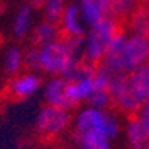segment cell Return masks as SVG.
Returning <instances> with one entry per match:
<instances>
[{"instance_id": "4fadbf2b", "label": "cell", "mask_w": 149, "mask_h": 149, "mask_svg": "<svg viewBox=\"0 0 149 149\" xmlns=\"http://www.w3.org/2000/svg\"><path fill=\"white\" fill-rule=\"evenodd\" d=\"M131 34H137L149 39V10L145 6H139L133 14L127 18Z\"/></svg>"}, {"instance_id": "9a60e30c", "label": "cell", "mask_w": 149, "mask_h": 149, "mask_svg": "<svg viewBox=\"0 0 149 149\" xmlns=\"http://www.w3.org/2000/svg\"><path fill=\"white\" fill-rule=\"evenodd\" d=\"M33 27V8L30 5H22L14 19V33L18 37H24L30 33Z\"/></svg>"}, {"instance_id": "7c38bea8", "label": "cell", "mask_w": 149, "mask_h": 149, "mask_svg": "<svg viewBox=\"0 0 149 149\" xmlns=\"http://www.w3.org/2000/svg\"><path fill=\"white\" fill-rule=\"evenodd\" d=\"M31 36H33V42L37 46H43V45H48V43L60 39L61 30H60V26L57 22H51V21L43 19L42 22H39L33 29Z\"/></svg>"}, {"instance_id": "44dd1931", "label": "cell", "mask_w": 149, "mask_h": 149, "mask_svg": "<svg viewBox=\"0 0 149 149\" xmlns=\"http://www.w3.org/2000/svg\"><path fill=\"white\" fill-rule=\"evenodd\" d=\"M24 64L31 70H40V67H39V49L30 48L24 54Z\"/></svg>"}, {"instance_id": "2e32d148", "label": "cell", "mask_w": 149, "mask_h": 149, "mask_svg": "<svg viewBox=\"0 0 149 149\" xmlns=\"http://www.w3.org/2000/svg\"><path fill=\"white\" fill-rule=\"evenodd\" d=\"M139 6L140 0H110V17L116 19H127Z\"/></svg>"}, {"instance_id": "52a82bcc", "label": "cell", "mask_w": 149, "mask_h": 149, "mask_svg": "<svg viewBox=\"0 0 149 149\" xmlns=\"http://www.w3.org/2000/svg\"><path fill=\"white\" fill-rule=\"evenodd\" d=\"M67 84H69V81H66L61 76H54L49 79L43 88V97L46 100V104L61 107L66 110L72 109V104L69 103L67 94H66Z\"/></svg>"}, {"instance_id": "6da1fadb", "label": "cell", "mask_w": 149, "mask_h": 149, "mask_svg": "<svg viewBox=\"0 0 149 149\" xmlns=\"http://www.w3.org/2000/svg\"><path fill=\"white\" fill-rule=\"evenodd\" d=\"M84 37H60V39L37 46L39 49V67L42 72L61 76L73 63L82 57Z\"/></svg>"}, {"instance_id": "8992f818", "label": "cell", "mask_w": 149, "mask_h": 149, "mask_svg": "<svg viewBox=\"0 0 149 149\" xmlns=\"http://www.w3.org/2000/svg\"><path fill=\"white\" fill-rule=\"evenodd\" d=\"M61 34L64 37H84L85 36V22L81 17L78 5H67L61 19L58 21Z\"/></svg>"}, {"instance_id": "30bf717a", "label": "cell", "mask_w": 149, "mask_h": 149, "mask_svg": "<svg viewBox=\"0 0 149 149\" xmlns=\"http://www.w3.org/2000/svg\"><path fill=\"white\" fill-rule=\"evenodd\" d=\"M127 84L134 97L143 104L149 97V63L137 67L127 74Z\"/></svg>"}, {"instance_id": "ba28073f", "label": "cell", "mask_w": 149, "mask_h": 149, "mask_svg": "<svg viewBox=\"0 0 149 149\" xmlns=\"http://www.w3.org/2000/svg\"><path fill=\"white\" fill-rule=\"evenodd\" d=\"M78 8L84 22L90 27L110 15V0H79Z\"/></svg>"}, {"instance_id": "603a6c76", "label": "cell", "mask_w": 149, "mask_h": 149, "mask_svg": "<svg viewBox=\"0 0 149 149\" xmlns=\"http://www.w3.org/2000/svg\"><path fill=\"white\" fill-rule=\"evenodd\" d=\"M43 2L45 0H31V8H42L43 6Z\"/></svg>"}, {"instance_id": "5bb4252c", "label": "cell", "mask_w": 149, "mask_h": 149, "mask_svg": "<svg viewBox=\"0 0 149 149\" xmlns=\"http://www.w3.org/2000/svg\"><path fill=\"white\" fill-rule=\"evenodd\" d=\"M74 137L79 149H110V139L102 133H79Z\"/></svg>"}, {"instance_id": "d6986e66", "label": "cell", "mask_w": 149, "mask_h": 149, "mask_svg": "<svg viewBox=\"0 0 149 149\" xmlns=\"http://www.w3.org/2000/svg\"><path fill=\"white\" fill-rule=\"evenodd\" d=\"M24 64V54L18 46H10L5 55V66L9 73H17Z\"/></svg>"}, {"instance_id": "7402d4cb", "label": "cell", "mask_w": 149, "mask_h": 149, "mask_svg": "<svg viewBox=\"0 0 149 149\" xmlns=\"http://www.w3.org/2000/svg\"><path fill=\"white\" fill-rule=\"evenodd\" d=\"M136 116L142 121L143 127L149 131V97L143 102V104H142V107H140V110H139V113L136 115Z\"/></svg>"}, {"instance_id": "ffe728a7", "label": "cell", "mask_w": 149, "mask_h": 149, "mask_svg": "<svg viewBox=\"0 0 149 149\" xmlns=\"http://www.w3.org/2000/svg\"><path fill=\"white\" fill-rule=\"evenodd\" d=\"M88 103H90V106H93L95 109L104 110L112 104V97H110L109 91H106V90H95V93L91 95Z\"/></svg>"}, {"instance_id": "8fae6325", "label": "cell", "mask_w": 149, "mask_h": 149, "mask_svg": "<svg viewBox=\"0 0 149 149\" xmlns=\"http://www.w3.org/2000/svg\"><path fill=\"white\" fill-rule=\"evenodd\" d=\"M148 130L143 127L142 121L137 116H130L127 127H125V136L127 142L131 149H146L148 142Z\"/></svg>"}, {"instance_id": "d4e9b609", "label": "cell", "mask_w": 149, "mask_h": 149, "mask_svg": "<svg viewBox=\"0 0 149 149\" xmlns=\"http://www.w3.org/2000/svg\"><path fill=\"white\" fill-rule=\"evenodd\" d=\"M146 149H149V133H148V142H146Z\"/></svg>"}, {"instance_id": "7a4b0ae2", "label": "cell", "mask_w": 149, "mask_h": 149, "mask_svg": "<svg viewBox=\"0 0 149 149\" xmlns=\"http://www.w3.org/2000/svg\"><path fill=\"white\" fill-rule=\"evenodd\" d=\"M119 31H122L119 19L110 15L104 17L102 21L91 26L90 30L84 36L82 60L90 64L98 66L103 61L112 39Z\"/></svg>"}, {"instance_id": "5b68a950", "label": "cell", "mask_w": 149, "mask_h": 149, "mask_svg": "<svg viewBox=\"0 0 149 149\" xmlns=\"http://www.w3.org/2000/svg\"><path fill=\"white\" fill-rule=\"evenodd\" d=\"M69 124H70L69 110L46 104L45 107L40 109L39 115H37L36 127L40 134L52 137V136L63 133L69 127Z\"/></svg>"}, {"instance_id": "cb8c5ba5", "label": "cell", "mask_w": 149, "mask_h": 149, "mask_svg": "<svg viewBox=\"0 0 149 149\" xmlns=\"http://www.w3.org/2000/svg\"><path fill=\"white\" fill-rule=\"evenodd\" d=\"M140 3H142V6H145L149 10V0H140Z\"/></svg>"}, {"instance_id": "ac0fdd59", "label": "cell", "mask_w": 149, "mask_h": 149, "mask_svg": "<svg viewBox=\"0 0 149 149\" xmlns=\"http://www.w3.org/2000/svg\"><path fill=\"white\" fill-rule=\"evenodd\" d=\"M95 73V72H94ZM94 73L91 74H84L78 81H74V85L78 88L81 102H88L91 95L95 93V84H94Z\"/></svg>"}, {"instance_id": "9c48e42d", "label": "cell", "mask_w": 149, "mask_h": 149, "mask_svg": "<svg viewBox=\"0 0 149 149\" xmlns=\"http://www.w3.org/2000/svg\"><path fill=\"white\" fill-rule=\"evenodd\" d=\"M40 78L36 73H22L9 82L8 90L17 98H27L40 88Z\"/></svg>"}, {"instance_id": "e0dca14e", "label": "cell", "mask_w": 149, "mask_h": 149, "mask_svg": "<svg viewBox=\"0 0 149 149\" xmlns=\"http://www.w3.org/2000/svg\"><path fill=\"white\" fill-rule=\"evenodd\" d=\"M66 8H67V0H45L42 6L45 19L58 24Z\"/></svg>"}, {"instance_id": "3957f363", "label": "cell", "mask_w": 149, "mask_h": 149, "mask_svg": "<svg viewBox=\"0 0 149 149\" xmlns=\"http://www.w3.org/2000/svg\"><path fill=\"white\" fill-rule=\"evenodd\" d=\"M121 130L118 118L107 110L88 106L76 115L74 119V134L79 133H102L107 139H115Z\"/></svg>"}, {"instance_id": "277c9868", "label": "cell", "mask_w": 149, "mask_h": 149, "mask_svg": "<svg viewBox=\"0 0 149 149\" xmlns=\"http://www.w3.org/2000/svg\"><path fill=\"white\" fill-rule=\"evenodd\" d=\"M146 63H149V39L137 34L128 36L119 57V70L128 74Z\"/></svg>"}]
</instances>
